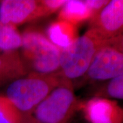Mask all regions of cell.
<instances>
[{
  "instance_id": "obj_1",
  "label": "cell",
  "mask_w": 123,
  "mask_h": 123,
  "mask_svg": "<svg viewBox=\"0 0 123 123\" xmlns=\"http://www.w3.org/2000/svg\"><path fill=\"white\" fill-rule=\"evenodd\" d=\"M108 41L94 29L78 36L66 48L60 49V68L66 79H75L86 74L95 54Z\"/></svg>"
},
{
  "instance_id": "obj_2",
  "label": "cell",
  "mask_w": 123,
  "mask_h": 123,
  "mask_svg": "<svg viewBox=\"0 0 123 123\" xmlns=\"http://www.w3.org/2000/svg\"><path fill=\"white\" fill-rule=\"evenodd\" d=\"M60 85L58 79L51 75H31L11 82L6 97L21 113L34 109Z\"/></svg>"
},
{
  "instance_id": "obj_3",
  "label": "cell",
  "mask_w": 123,
  "mask_h": 123,
  "mask_svg": "<svg viewBox=\"0 0 123 123\" xmlns=\"http://www.w3.org/2000/svg\"><path fill=\"white\" fill-rule=\"evenodd\" d=\"M23 55L30 69L38 75H49L60 67V49L43 34L25 31L22 35Z\"/></svg>"
},
{
  "instance_id": "obj_4",
  "label": "cell",
  "mask_w": 123,
  "mask_h": 123,
  "mask_svg": "<svg viewBox=\"0 0 123 123\" xmlns=\"http://www.w3.org/2000/svg\"><path fill=\"white\" fill-rule=\"evenodd\" d=\"M76 105L73 89L68 84L59 85L35 107L36 118L40 123H63Z\"/></svg>"
},
{
  "instance_id": "obj_5",
  "label": "cell",
  "mask_w": 123,
  "mask_h": 123,
  "mask_svg": "<svg viewBox=\"0 0 123 123\" xmlns=\"http://www.w3.org/2000/svg\"><path fill=\"white\" fill-rule=\"evenodd\" d=\"M86 76L93 81H110L123 75V54L109 45L95 54Z\"/></svg>"
},
{
  "instance_id": "obj_6",
  "label": "cell",
  "mask_w": 123,
  "mask_h": 123,
  "mask_svg": "<svg viewBox=\"0 0 123 123\" xmlns=\"http://www.w3.org/2000/svg\"><path fill=\"white\" fill-rule=\"evenodd\" d=\"M91 29L107 41L123 34V0L109 1L91 18Z\"/></svg>"
},
{
  "instance_id": "obj_7",
  "label": "cell",
  "mask_w": 123,
  "mask_h": 123,
  "mask_svg": "<svg viewBox=\"0 0 123 123\" xmlns=\"http://www.w3.org/2000/svg\"><path fill=\"white\" fill-rule=\"evenodd\" d=\"M47 14L41 1L4 0L0 2V22L17 26Z\"/></svg>"
},
{
  "instance_id": "obj_8",
  "label": "cell",
  "mask_w": 123,
  "mask_h": 123,
  "mask_svg": "<svg viewBox=\"0 0 123 123\" xmlns=\"http://www.w3.org/2000/svg\"><path fill=\"white\" fill-rule=\"evenodd\" d=\"M84 109L90 123H123V107L112 99L94 97L85 104Z\"/></svg>"
},
{
  "instance_id": "obj_9",
  "label": "cell",
  "mask_w": 123,
  "mask_h": 123,
  "mask_svg": "<svg viewBox=\"0 0 123 123\" xmlns=\"http://www.w3.org/2000/svg\"><path fill=\"white\" fill-rule=\"evenodd\" d=\"M24 73V64L16 51L0 53V87L20 78Z\"/></svg>"
},
{
  "instance_id": "obj_10",
  "label": "cell",
  "mask_w": 123,
  "mask_h": 123,
  "mask_svg": "<svg viewBox=\"0 0 123 123\" xmlns=\"http://www.w3.org/2000/svg\"><path fill=\"white\" fill-rule=\"evenodd\" d=\"M76 25L63 20H58L51 23L47 30L48 39L59 49L68 47L77 36Z\"/></svg>"
},
{
  "instance_id": "obj_11",
  "label": "cell",
  "mask_w": 123,
  "mask_h": 123,
  "mask_svg": "<svg viewBox=\"0 0 123 123\" xmlns=\"http://www.w3.org/2000/svg\"><path fill=\"white\" fill-rule=\"evenodd\" d=\"M95 13L87 6L85 1L70 0L66 1L62 7L59 18L74 25L91 19Z\"/></svg>"
},
{
  "instance_id": "obj_12",
  "label": "cell",
  "mask_w": 123,
  "mask_h": 123,
  "mask_svg": "<svg viewBox=\"0 0 123 123\" xmlns=\"http://www.w3.org/2000/svg\"><path fill=\"white\" fill-rule=\"evenodd\" d=\"M22 46V36L17 27L0 22V49L16 51Z\"/></svg>"
},
{
  "instance_id": "obj_13",
  "label": "cell",
  "mask_w": 123,
  "mask_h": 123,
  "mask_svg": "<svg viewBox=\"0 0 123 123\" xmlns=\"http://www.w3.org/2000/svg\"><path fill=\"white\" fill-rule=\"evenodd\" d=\"M21 113L6 96L0 95V123H21Z\"/></svg>"
},
{
  "instance_id": "obj_14",
  "label": "cell",
  "mask_w": 123,
  "mask_h": 123,
  "mask_svg": "<svg viewBox=\"0 0 123 123\" xmlns=\"http://www.w3.org/2000/svg\"><path fill=\"white\" fill-rule=\"evenodd\" d=\"M97 97L123 99V75L108 81L98 91Z\"/></svg>"
},
{
  "instance_id": "obj_15",
  "label": "cell",
  "mask_w": 123,
  "mask_h": 123,
  "mask_svg": "<svg viewBox=\"0 0 123 123\" xmlns=\"http://www.w3.org/2000/svg\"><path fill=\"white\" fill-rule=\"evenodd\" d=\"M66 1L62 0H46L41 1V4L47 13H49L55 11L57 9H61L62 7L66 3Z\"/></svg>"
},
{
  "instance_id": "obj_16",
  "label": "cell",
  "mask_w": 123,
  "mask_h": 123,
  "mask_svg": "<svg viewBox=\"0 0 123 123\" xmlns=\"http://www.w3.org/2000/svg\"><path fill=\"white\" fill-rule=\"evenodd\" d=\"M109 1H101V0H86V4L89 8L93 11L95 14L99 12L101 9L104 8Z\"/></svg>"
},
{
  "instance_id": "obj_17",
  "label": "cell",
  "mask_w": 123,
  "mask_h": 123,
  "mask_svg": "<svg viewBox=\"0 0 123 123\" xmlns=\"http://www.w3.org/2000/svg\"><path fill=\"white\" fill-rule=\"evenodd\" d=\"M106 45H109L110 47L116 49L123 54V34L108 40Z\"/></svg>"
}]
</instances>
